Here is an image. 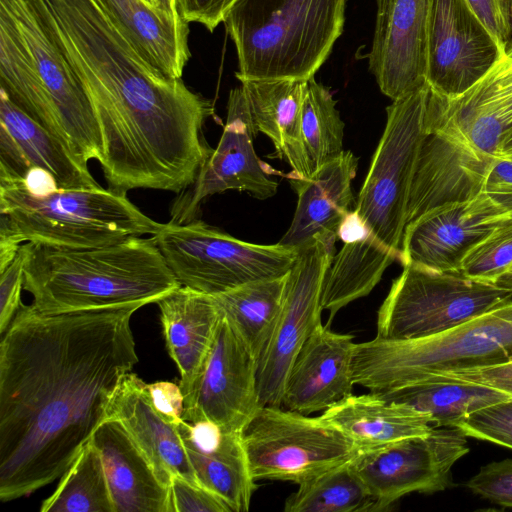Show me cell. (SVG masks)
<instances>
[{"label":"cell","mask_w":512,"mask_h":512,"mask_svg":"<svg viewBox=\"0 0 512 512\" xmlns=\"http://www.w3.org/2000/svg\"><path fill=\"white\" fill-rule=\"evenodd\" d=\"M373 499L350 460L299 485L284 505L285 512L372 511Z\"/></svg>","instance_id":"obj_33"},{"label":"cell","mask_w":512,"mask_h":512,"mask_svg":"<svg viewBox=\"0 0 512 512\" xmlns=\"http://www.w3.org/2000/svg\"><path fill=\"white\" fill-rule=\"evenodd\" d=\"M412 178L406 225L438 206L473 198L482 191L497 157L480 149L456 126L427 117Z\"/></svg>","instance_id":"obj_17"},{"label":"cell","mask_w":512,"mask_h":512,"mask_svg":"<svg viewBox=\"0 0 512 512\" xmlns=\"http://www.w3.org/2000/svg\"><path fill=\"white\" fill-rule=\"evenodd\" d=\"M352 335L320 323L299 350L287 376L281 407L310 415L352 393Z\"/></svg>","instance_id":"obj_21"},{"label":"cell","mask_w":512,"mask_h":512,"mask_svg":"<svg viewBox=\"0 0 512 512\" xmlns=\"http://www.w3.org/2000/svg\"><path fill=\"white\" fill-rule=\"evenodd\" d=\"M502 276H512V266Z\"/></svg>","instance_id":"obj_51"},{"label":"cell","mask_w":512,"mask_h":512,"mask_svg":"<svg viewBox=\"0 0 512 512\" xmlns=\"http://www.w3.org/2000/svg\"><path fill=\"white\" fill-rule=\"evenodd\" d=\"M236 0H176L178 15L188 24H202L212 32Z\"/></svg>","instance_id":"obj_43"},{"label":"cell","mask_w":512,"mask_h":512,"mask_svg":"<svg viewBox=\"0 0 512 512\" xmlns=\"http://www.w3.org/2000/svg\"><path fill=\"white\" fill-rule=\"evenodd\" d=\"M139 304L42 313L21 304L0 342V500L60 478L138 362Z\"/></svg>","instance_id":"obj_1"},{"label":"cell","mask_w":512,"mask_h":512,"mask_svg":"<svg viewBox=\"0 0 512 512\" xmlns=\"http://www.w3.org/2000/svg\"><path fill=\"white\" fill-rule=\"evenodd\" d=\"M22 184L28 191L36 195L47 194L59 189L55 178L47 171L34 167L29 170Z\"/></svg>","instance_id":"obj_46"},{"label":"cell","mask_w":512,"mask_h":512,"mask_svg":"<svg viewBox=\"0 0 512 512\" xmlns=\"http://www.w3.org/2000/svg\"><path fill=\"white\" fill-rule=\"evenodd\" d=\"M505 53L465 0H431L426 82L435 93L448 100L463 95Z\"/></svg>","instance_id":"obj_16"},{"label":"cell","mask_w":512,"mask_h":512,"mask_svg":"<svg viewBox=\"0 0 512 512\" xmlns=\"http://www.w3.org/2000/svg\"><path fill=\"white\" fill-rule=\"evenodd\" d=\"M510 219L512 213L484 191L438 206L406 225L400 261L403 266L460 272L468 252Z\"/></svg>","instance_id":"obj_18"},{"label":"cell","mask_w":512,"mask_h":512,"mask_svg":"<svg viewBox=\"0 0 512 512\" xmlns=\"http://www.w3.org/2000/svg\"><path fill=\"white\" fill-rule=\"evenodd\" d=\"M301 130L313 173L344 152V122L336 101L314 77L304 81Z\"/></svg>","instance_id":"obj_34"},{"label":"cell","mask_w":512,"mask_h":512,"mask_svg":"<svg viewBox=\"0 0 512 512\" xmlns=\"http://www.w3.org/2000/svg\"><path fill=\"white\" fill-rule=\"evenodd\" d=\"M161 225L126 194L110 189H58L36 195L20 183H0V229L21 245L93 248L153 236Z\"/></svg>","instance_id":"obj_7"},{"label":"cell","mask_w":512,"mask_h":512,"mask_svg":"<svg viewBox=\"0 0 512 512\" xmlns=\"http://www.w3.org/2000/svg\"><path fill=\"white\" fill-rule=\"evenodd\" d=\"M155 242L181 286L216 295L289 272L298 250L239 240L202 220L162 224Z\"/></svg>","instance_id":"obj_9"},{"label":"cell","mask_w":512,"mask_h":512,"mask_svg":"<svg viewBox=\"0 0 512 512\" xmlns=\"http://www.w3.org/2000/svg\"><path fill=\"white\" fill-rule=\"evenodd\" d=\"M512 362V301L444 333L422 339L373 340L355 345L354 384L382 392L447 371Z\"/></svg>","instance_id":"obj_8"},{"label":"cell","mask_w":512,"mask_h":512,"mask_svg":"<svg viewBox=\"0 0 512 512\" xmlns=\"http://www.w3.org/2000/svg\"><path fill=\"white\" fill-rule=\"evenodd\" d=\"M512 266V219L496 227L464 257L460 272L495 283Z\"/></svg>","instance_id":"obj_36"},{"label":"cell","mask_w":512,"mask_h":512,"mask_svg":"<svg viewBox=\"0 0 512 512\" xmlns=\"http://www.w3.org/2000/svg\"><path fill=\"white\" fill-rule=\"evenodd\" d=\"M465 486L474 495L512 509V458L485 464Z\"/></svg>","instance_id":"obj_38"},{"label":"cell","mask_w":512,"mask_h":512,"mask_svg":"<svg viewBox=\"0 0 512 512\" xmlns=\"http://www.w3.org/2000/svg\"><path fill=\"white\" fill-rule=\"evenodd\" d=\"M0 89L84 163L102 140L89 97L32 0H0Z\"/></svg>","instance_id":"obj_5"},{"label":"cell","mask_w":512,"mask_h":512,"mask_svg":"<svg viewBox=\"0 0 512 512\" xmlns=\"http://www.w3.org/2000/svg\"><path fill=\"white\" fill-rule=\"evenodd\" d=\"M156 304L168 353L180 373L182 393L197 377L210 351L220 309L212 295L179 286Z\"/></svg>","instance_id":"obj_27"},{"label":"cell","mask_w":512,"mask_h":512,"mask_svg":"<svg viewBox=\"0 0 512 512\" xmlns=\"http://www.w3.org/2000/svg\"><path fill=\"white\" fill-rule=\"evenodd\" d=\"M505 54L512 56V40L510 41L509 45L507 46Z\"/></svg>","instance_id":"obj_50"},{"label":"cell","mask_w":512,"mask_h":512,"mask_svg":"<svg viewBox=\"0 0 512 512\" xmlns=\"http://www.w3.org/2000/svg\"><path fill=\"white\" fill-rule=\"evenodd\" d=\"M368 67L392 101L426 83L427 24L431 0H376Z\"/></svg>","instance_id":"obj_19"},{"label":"cell","mask_w":512,"mask_h":512,"mask_svg":"<svg viewBox=\"0 0 512 512\" xmlns=\"http://www.w3.org/2000/svg\"><path fill=\"white\" fill-rule=\"evenodd\" d=\"M37 11L91 102L108 189L191 186L213 151L203 136L212 103L150 68L92 0H46Z\"/></svg>","instance_id":"obj_2"},{"label":"cell","mask_w":512,"mask_h":512,"mask_svg":"<svg viewBox=\"0 0 512 512\" xmlns=\"http://www.w3.org/2000/svg\"><path fill=\"white\" fill-rule=\"evenodd\" d=\"M156 9L163 11L171 16L180 17L176 8V0H146Z\"/></svg>","instance_id":"obj_48"},{"label":"cell","mask_w":512,"mask_h":512,"mask_svg":"<svg viewBox=\"0 0 512 512\" xmlns=\"http://www.w3.org/2000/svg\"><path fill=\"white\" fill-rule=\"evenodd\" d=\"M59 479L41 512H115L102 458L91 440Z\"/></svg>","instance_id":"obj_32"},{"label":"cell","mask_w":512,"mask_h":512,"mask_svg":"<svg viewBox=\"0 0 512 512\" xmlns=\"http://www.w3.org/2000/svg\"><path fill=\"white\" fill-rule=\"evenodd\" d=\"M376 394L427 414L434 427H454L474 411L512 399L511 395L484 385L431 380Z\"/></svg>","instance_id":"obj_31"},{"label":"cell","mask_w":512,"mask_h":512,"mask_svg":"<svg viewBox=\"0 0 512 512\" xmlns=\"http://www.w3.org/2000/svg\"><path fill=\"white\" fill-rule=\"evenodd\" d=\"M495 284L512 292V276H501Z\"/></svg>","instance_id":"obj_49"},{"label":"cell","mask_w":512,"mask_h":512,"mask_svg":"<svg viewBox=\"0 0 512 512\" xmlns=\"http://www.w3.org/2000/svg\"><path fill=\"white\" fill-rule=\"evenodd\" d=\"M454 427L467 437L512 449V399L474 411Z\"/></svg>","instance_id":"obj_37"},{"label":"cell","mask_w":512,"mask_h":512,"mask_svg":"<svg viewBox=\"0 0 512 512\" xmlns=\"http://www.w3.org/2000/svg\"><path fill=\"white\" fill-rule=\"evenodd\" d=\"M257 132L242 86L233 88L219 143L193 184L172 202L171 222L183 224L195 220L207 198L225 191H245L261 200L276 194L278 184L270 178L254 149Z\"/></svg>","instance_id":"obj_15"},{"label":"cell","mask_w":512,"mask_h":512,"mask_svg":"<svg viewBox=\"0 0 512 512\" xmlns=\"http://www.w3.org/2000/svg\"><path fill=\"white\" fill-rule=\"evenodd\" d=\"M170 490L174 512H232L215 493L178 475L172 477Z\"/></svg>","instance_id":"obj_39"},{"label":"cell","mask_w":512,"mask_h":512,"mask_svg":"<svg viewBox=\"0 0 512 512\" xmlns=\"http://www.w3.org/2000/svg\"><path fill=\"white\" fill-rule=\"evenodd\" d=\"M255 480L298 486L351 460L355 444L336 427L278 406H263L242 433Z\"/></svg>","instance_id":"obj_11"},{"label":"cell","mask_w":512,"mask_h":512,"mask_svg":"<svg viewBox=\"0 0 512 512\" xmlns=\"http://www.w3.org/2000/svg\"><path fill=\"white\" fill-rule=\"evenodd\" d=\"M90 440L100 452L115 512H174L170 487L119 422L105 419Z\"/></svg>","instance_id":"obj_26"},{"label":"cell","mask_w":512,"mask_h":512,"mask_svg":"<svg viewBox=\"0 0 512 512\" xmlns=\"http://www.w3.org/2000/svg\"><path fill=\"white\" fill-rule=\"evenodd\" d=\"M502 50L512 40V0H465Z\"/></svg>","instance_id":"obj_40"},{"label":"cell","mask_w":512,"mask_h":512,"mask_svg":"<svg viewBox=\"0 0 512 512\" xmlns=\"http://www.w3.org/2000/svg\"><path fill=\"white\" fill-rule=\"evenodd\" d=\"M466 439L456 427H433L426 436L359 451L350 462L373 499L372 511L389 510L412 492L450 488L452 467L470 450Z\"/></svg>","instance_id":"obj_12"},{"label":"cell","mask_w":512,"mask_h":512,"mask_svg":"<svg viewBox=\"0 0 512 512\" xmlns=\"http://www.w3.org/2000/svg\"><path fill=\"white\" fill-rule=\"evenodd\" d=\"M24 284V255L19 249L14 260L0 271V333L9 327L21 303Z\"/></svg>","instance_id":"obj_41"},{"label":"cell","mask_w":512,"mask_h":512,"mask_svg":"<svg viewBox=\"0 0 512 512\" xmlns=\"http://www.w3.org/2000/svg\"><path fill=\"white\" fill-rule=\"evenodd\" d=\"M445 111L481 112L501 119L512 127V56L503 58L472 88L455 99L441 96Z\"/></svg>","instance_id":"obj_35"},{"label":"cell","mask_w":512,"mask_h":512,"mask_svg":"<svg viewBox=\"0 0 512 512\" xmlns=\"http://www.w3.org/2000/svg\"><path fill=\"white\" fill-rule=\"evenodd\" d=\"M34 167L49 172L59 189L101 188L88 164L0 89V183L22 182Z\"/></svg>","instance_id":"obj_20"},{"label":"cell","mask_w":512,"mask_h":512,"mask_svg":"<svg viewBox=\"0 0 512 512\" xmlns=\"http://www.w3.org/2000/svg\"><path fill=\"white\" fill-rule=\"evenodd\" d=\"M482 191L512 213V161L496 157L486 175Z\"/></svg>","instance_id":"obj_45"},{"label":"cell","mask_w":512,"mask_h":512,"mask_svg":"<svg viewBox=\"0 0 512 512\" xmlns=\"http://www.w3.org/2000/svg\"><path fill=\"white\" fill-rule=\"evenodd\" d=\"M105 419L122 425L164 485L170 487L174 475L201 485L176 425L165 421L155 410L147 384L135 373L125 374L118 382Z\"/></svg>","instance_id":"obj_22"},{"label":"cell","mask_w":512,"mask_h":512,"mask_svg":"<svg viewBox=\"0 0 512 512\" xmlns=\"http://www.w3.org/2000/svg\"><path fill=\"white\" fill-rule=\"evenodd\" d=\"M20 249L23 289L42 313L144 306L181 286L153 236L93 248L26 242Z\"/></svg>","instance_id":"obj_4"},{"label":"cell","mask_w":512,"mask_h":512,"mask_svg":"<svg viewBox=\"0 0 512 512\" xmlns=\"http://www.w3.org/2000/svg\"><path fill=\"white\" fill-rule=\"evenodd\" d=\"M427 82L393 100L356 205L342 222L343 247L326 273L321 307L334 315L367 296L385 270L400 260L410 188L419 150L427 135Z\"/></svg>","instance_id":"obj_3"},{"label":"cell","mask_w":512,"mask_h":512,"mask_svg":"<svg viewBox=\"0 0 512 512\" xmlns=\"http://www.w3.org/2000/svg\"><path fill=\"white\" fill-rule=\"evenodd\" d=\"M176 427L200 484L232 512L248 511L257 485L242 433L225 431L208 420L192 423L182 419Z\"/></svg>","instance_id":"obj_23"},{"label":"cell","mask_w":512,"mask_h":512,"mask_svg":"<svg viewBox=\"0 0 512 512\" xmlns=\"http://www.w3.org/2000/svg\"><path fill=\"white\" fill-rule=\"evenodd\" d=\"M496 156L512 161V127L502 137Z\"/></svg>","instance_id":"obj_47"},{"label":"cell","mask_w":512,"mask_h":512,"mask_svg":"<svg viewBox=\"0 0 512 512\" xmlns=\"http://www.w3.org/2000/svg\"><path fill=\"white\" fill-rule=\"evenodd\" d=\"M257 370L258 361L221 313L208 356L183 392L182 419L192 423L208 420L225 431L243 433L262 407Z\"/></svg>","instance_id":"obj_14"},{"label":"cell","mask_w":512,"mask_h":512,"mask_svg":"<svg viewBox=\"0 0 512 512\" xmlns=\"http://www.w3.org/2000/svg\"><path fill=\"white\" fill-rule=\"evenodd\" d=\"M457 381L484 385L512 396V362L455 371H447L425 381Z\"/></svg>","instance_id":"obj_42"},{"label":"cell","mask_w":512,"mask_h":512,"mask_svg":"<svg viewBox=\"0 0 512 512\" xmlns=\"http://www.w3.org/2000/svg\"><path fill=\"white\" fill-rule=\"evenodd\" d=\"M139 57L153 70L181 78L189 58L188 23L146 0H92Z\"/></svg>","instance_id":"obj_25"},{"label":"cell","mask_w":512,"mask_h":512,"mask_svg":"<svg viewBox=\"0 0 512 512\" xmlns=\"http://www.w3.org/2000/svg\"><path fill=\"white\" fill-rule=\"evenodd\" d=\"M320 418L339 429L359 451L426 436L434 427L427 414L373 392L351 393L323 411Z\"/></svg>","instance_id":"obj_28"},{"label":"cell","mask_w":512,"mask_h":512,"mask_svg":"<svg viewBox=\"0 0 512 512\" xmlns=\"http://www.w3.org/2000/svg\"><path fill=\"white\" fill-rule=\"evenodd\" d=\"M356 170L357 158L344 151L308 179L290 177L298 200L292 222L279 243L299 250L319 236L338 237L351 212Z\"/></svg>","instance_id":"obj_24"},{"label":"cell","mask_w":512,"mask_h":512,"mask_svg":"<svg viewBox=\"0 0 512 512\" xmlns=\"http://www.w3.org/2000/svg\"><path fill=\"white\" fill-rule=\"evenodd\" d=\"M346 0H236L224 17L242 80L313 78L341 36Z\"/></svg>","instance_id":"obj_6"},{"label":"cell","mask_w":512,"mask_h":512,"mask_svg":"<svg viewBox=\"0 0 512 512\" xmlns=\"http://www.w3.org/2000/svg\"><path fill=\"white\" fill-rule=\"evenodd\" d=\"M334 236H319L298 250L288 272L285 297L270 342L258 361L261 406L281 407L289 370L305 341L321 322L326 273L335 255Z\"/></svg>","instance_id":"obj_13"},{"label":"cell","mask_w":512,"mask_h":512,"mask_svg":"<svg viewBox=\"0 0 512 512\" xmlns=\"http://www.w3.org/2000/svg\"><path fill=\"white\" fill-rule=\"evenodd\" d=\"M288 273L212 295L257 361L266 350L282 309Z\"/></svg>","instance_id":"obj_30"},{"label":"cell","mask_w":512,"mask_h":512,"mask_svg":"<svg viewBox=\"0 0 512 512\" xmlns=\"http://www.w3.org/2000/svg\"><path fill=\"white\" fill-rule=\"evenodd\" d=\"M151 402L160 416L170 424L182 420L184 396L179 385L169 381L147 384Z\"/></svg>","instance_id":"obj_44"},{"label":"cell","mask_w":512,"mask_h":512,"mask_svg":"<svg viewBox=\"0 0 512 512\" xmlns=\"http://www.w3.org/2000/svg\"><path fill=\"white\" fill-rule=\"evenodd\" d=\"M511 301L512 292L495 283L404 265L378 310L376 337H432Z\"/></svg>","instance_id":"obj_10"},{"label":"cell","mask_w":512,"mask_h":512,"mask_svg":"<svg viewBox=\"0 0 512 512\" xmlns=\"http://www.w3.org/2000/svg\"><path fill=\"white\" fill-rule=\"evenodd\" d=\"M240 82L257 131L270 138L278 156L290 165V177L310 178L313 172L301 130L304 81L282 79Z\"/></svg>","instance_id":"obj_29"}]
</instances>
